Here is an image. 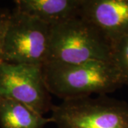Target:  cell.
Returning a JSON list of instances; mask_svg holds the SVG:
<instances>
[{
	"label": "cell",
	"instance_id": "obj_10",
	"mask_svg": "<svg viewBox=\"0 0 128 128\" xmlns=\"http://www.w3.org/2000/svg\"><path fill=\"white\" fill-rule=\"evenodd\" d=\"M12 12L8 9H0V63L4 61V46Z\"/></svg>",
	"mask_w": 128,
	"mask_h": 128
},
{
	"label": "cell",
	"instance_id": "obj_3",
	"mask_svg": "<svg viewBox=\"0 0 128 128\" xmlns=\"http://www.w3.org/2000/svg\"><path fill=\"white\" fill-rule=\"evenodd\" d=\"M51 112L58 128H128V103L107 95L64 100Z\"/></svg>",
	"mask_w": 128,
	"mask_h": 128
},
{
	"label": "cell",
	"instance_id": "obj_2",
	"mask_svg": "<svg viewBox=\"0 0 128 128\" xmlns=\"http://www.w3.org/2000/svg\"><path fill=\"white\" fill-rule=\"evenodd\" d=\"M112 48L105 37L80 16L50 26L48 60L80 64L111 60Z\"/></svg>",
	"mask_w": 128,
	"mask_h": 128
},
{
	"label": "cell",
	"instance_id": "obj_1",
	"mask_svg": "<svg viewBox=\"0 0 128 128\" xmlns=\"http://www.w3.org/2000/svg\"><path fill=\"white\" fill-rule=\"evenodd\" d=\"M46 88L64 100L112 92L123 85L112 60L80 64L48 61L42 66Z\"/></svg>",
	"mask_w": 128,
	"mask_h": 128
},
{
	"label": "cell",
	"instance_id": "obj_8",
	"mask_svg": "<svg viewBox=\"0 0 128 128\" xmlns=\"http://www.w3.org/2000/svg\"><path fill=\"white\" fill-rule=\"evenodd\" d=\"M53 122L36 110L17 101L0 98L1 128H44Z\"/></svg>",
	"mask_w": 128,
	"mask_h": 128
},
{
	"label": "cell",
	"instance_id": "obj_9",
	"mask_svg": "<svg viewBox=\"0 0 128 128\" xmlns=\"http://www.w3.org/2000/svg\"><path fill=\"white\" fill-rule=\"evenodd\" d=\"M111 60L119 73L122 85L128 86V34L112 46Z\"/></svg>",
	"mask_w": 128,
	"mask_h": 128
},
{
	"label": "cell",
	"instance_id": "obj_4",
	"mask_svg": "<svg viewBox=\"0 0 128 128\" xmlns=\"http://www.w3.org/2000/svg\"><path fill=\"white\" fill-rule=\"evenodd\" d=\"M50 34V25L14 9L6 32L4 61L42 66L48 60Z\"/></svg>",
	"mask_w": 128,
	"mask_h": 128
},
{
	"label": "cell",
	"instance_id": "obj_7",
	"mask_svg": "<svg viewBox=\"0 0 128 128\" xmlns=\"http://www.w3.org/2000/svg\"><path fill=\"white\" fill-rule=\"evenodd\" d=\"M15 10L53 26L79 16L81 0H16Z\"/></svg>",
	"mask_w": 128,
	"mask_h": 128
},
{
	"label": "cell",
	"instance_id": "obj_6",
	"mask_svg": "<svg viewBox=\"0 0 128 128\" xmlns=\"http://www.w3.org/2000/svg\"><path fill=\"white\" fill-rule=\"evenodd\" d=\"M79 16L97 28L112 48L128 34V0H81Z\"/></svg>",
	"mask_w": 128,
	"mask_h": 128
},
{
	"label": "cell",
	"instance_id": "obj_5",
	"mask_svg": "<svg viewBox=\"0 0 128 128\" xmlns=\"http://www.w3.org/2000/svg\"><path fill=\"white\" fill-rule=\"evenodd\" d=\"M0 98L23 103L43 115L54 106L40 66L1 62Z\"/></svg>",
	"mask_w": 128,
	"mask_h": 128
}]
</instances>
